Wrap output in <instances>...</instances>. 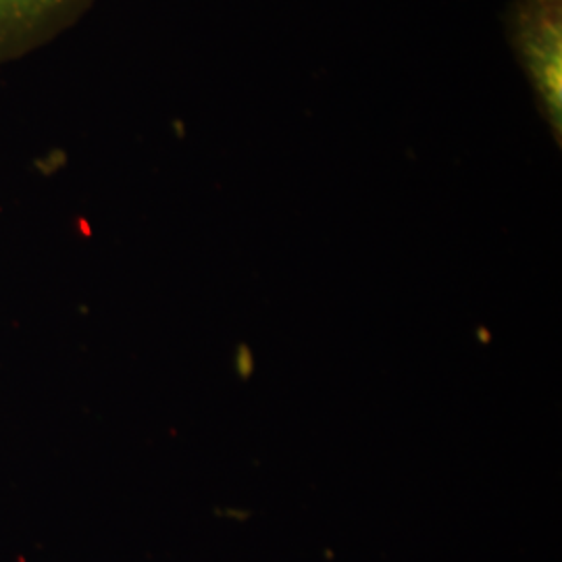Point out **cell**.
Listing matches in <instances>:
<instances>
[{"instance_id":"obj_3","label":"cell","mask_w":562,"mask_h":562,"mask_svg":"<svg viewBox=\"0 0 562 562\" xmlns=\"http://www.w3.org/2000/svg\"><path fill=\"white\" fill-rule=\"evenodd\" d=\"M236 364H238V373H240L241 378H248L252 373L255 361H252V355H250V350L246 346H240V352L236 357Z\"/></svg>"},{"instance_id":"obj_1","label":"cell","mask_w":562,"mask_h":562,"mask_svg":"<svg viewBox=\"0 0 562 562\" xmlns=\"http://www.w3.org/2000/svg\"><path fill=\"white\" fill-rule=\"evenodd\" d=\"M508 32L543 121L561 144L562 0H515Z\"/></svg>"},{"instance_id":"obj_2","label":"cell","mask_w":562,"mask_h":562,"mask_svg":"<svg viewBox=\"0 0 562 562\" xmlns=\"http://www.w3.org/2000/svg\"><path fill=\"white\" fill-rule=\"evenodd\" d=\"M94 0H0V65L21 59L69 30Z\"/></svg>"}]
</instances>
